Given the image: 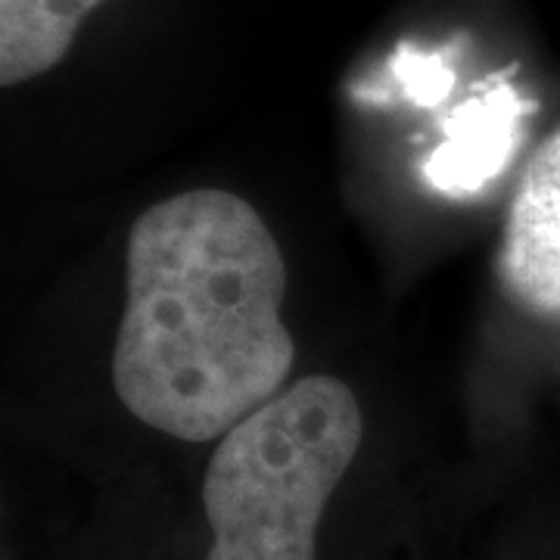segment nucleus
<instances>
[{"label":"nucleus","instance_id":"4","mask_svg":"<svg viewBox=\"0 0 560 560\" xmlns=\"http://www.w3.org/2000/svg\"><path fill=\"white\" fill-rule=\"evenodd\" d=\"M533 103L511 84L460 106L445 125V140L423 162V178L445 197H474L511 165Z\"/></svg>","mask_w":560,"mask_h":560},{"label":"nucleus","instance_id":"6","mask_svg":"<svg viewBox=\"0 0 560 560\" xmlns=\"http://www.w3.org/2000/svg\"><path fill=\"white\" fill-rule=\"evenodd\" d=\"M393 75L399 79L405 97L418 106H436L452 91V66L440 54H420L415 47H401L389 62Z\"/></svg>","mask_w":560,"mask_h":560},{"label":"nucleus","instance_id":"1","mask_svg":"<svg viewBox=\"0 0 560 560\" xmlns=\"http://www.w3.org/2000/svg\"><path fill=\"white\" fill-rule=\"evenodd\" d=\"M283 296L278 241L243 197L209 187L150 206L128 237L113 352L121 405L184 442L234 430L293 368Z\"/></svg>","mask_w":560,"mask_h":560},{"label":"nucleus","instance_id":"5","mask_svg":"<svg viewBox=\"0 0 560 560\" xmlns=\"http://www.w3.org/2000/svg\"><path fill=\"white\" fill-rule=\"evenodd\" d=\"M103 0H0V84L13 88L60 66Z\"/></svg>","mask_w":560,"mask_h":560},{"label":"nucleus","instance_id":"2","mask_svg":"<svg viewBox=\"0 0 560 560\" xmlns=\"http://www.w3.org/2000/svg\"><path fill=\"white\" fill-rule=\"evenodd\" d=\"M364 420L355 393L312 374L221 436L206 467V560H315L324 508L355 460Z\"/></svg>","mask_w":560,"mask_h":560},{"label":"nucleus","instance_id":"3","mask_svg":"<svg viewBox=\"0 0 560 560\" xmlns=\"http://www.w3.org/2000/svg\"><path fill=\"white\" fill-rule=\"evenodd\" d=\"M499 278L523 312L560 324V128L536 147L517 180L501 234Z\"/></svg>","mask_w":560,"mask_h":560}]
</instances>
